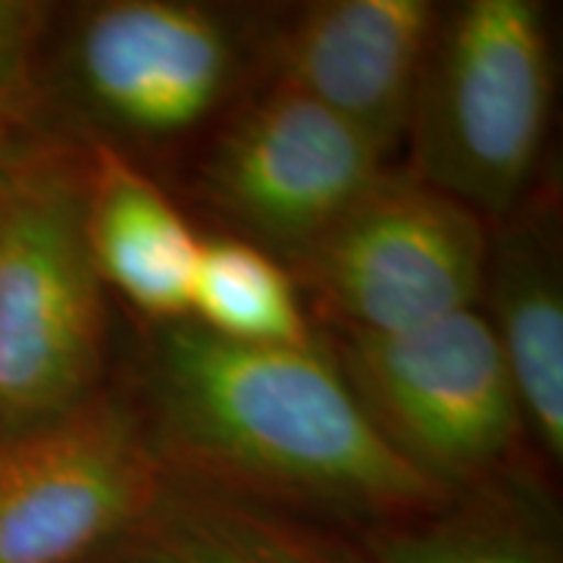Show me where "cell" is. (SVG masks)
Returning <instances> with one entry per match:
<instances>
[{"mask_svg": "<svg viewBox=\"0 0 563 563\" xmlns=\"http://www.w3.org/2000/svg\"><path fill=\"white\" fill-rule=\"evenodd\" d=\"M13 169H16V166H10V163L3 161V154H0V207H3V198H7V188H10V179H13Z\"/></svg>", "mask_w": 563, "mask_h": 563, "instance_id": "obj_16", "label": "cell"}, {"mask_svg": "<svg viewBox=\"0 0 563 563\" xmlns=\"http://www.w3.org/2000/svg\"><path fill=\"white\" fill-rule=\"evenodd\" d=\"M147 398V435L166 476L181 483L383 526L454 498L388 444L317 344H235L191 320L166 322Z\"/></svg>", "mask_w": 563, "mask_h": 563, "instance_id": "obj_1", "label": "cell"}, {"mask_svg": "<svg viewBox=\"0 0 563 563\" xmlns=\"http://www.w3.org/2000/svg\"><path fill=\"white\" fill-rule=\"evenodd\" d=\"M551 35L536 0H466L442 13L407 135L413 176L485 222L526 201L551 120Z\"/></svg>", "mask_w": 563, "mask_h": 563, "instance_id": "obj_2", "label": "cell"}, {"mask_svg": "<svg viewBox=\"0 0 563 563\" xmlns=\"http://www.w3.org/2000/svg\"><path fill=\"white\" fill-rule=\"evenodd\" d=\"M81 217L103 285L154 320H188L201 235L117 147L91 151L81 173Z\"/></svg>", "mask_w": 563, "mask_h": 563, "instance_id": "obj_11", "label": "cell"}, {"mask_svg": "<svg viewBox=\"0 0 563 563\" xmlns=\"http://www.w3.org/2000/svg\"><path fill=\"white\" fill-rule=\"evenodd\" d=\"M188 320L235 344H313L298 282L266 247L232 235L201 239Z\"/></svg>", "mask_w": 563, "mask_h": 563, "instance_id": "obj_13", "label": "cell"}, {"mask_svg": "<svg viewBox=\"0 0 563 563\" xmlns=\"http://www.w3.org/2000/svg\"><path fill=\"white\" fill-rule=\"evenodd\" d=\"M69 76L107 125L169 139L201 125L235 76V41L220 16L179 0H113L79 22Z\"/></svg>", "mask_w": 563, "mask_h": 563, "instance_id": "obj_8", "label": "cell"}, {"mask_svg": "<svg viewBox=\"0 0 563 563\" xmlns=\"http://www.w3.org/2000/svg\"><path fill=\"white\" fill-rule=\"evenodd\" d=\"M488 222L413 173H383L298 254L344 335H398L479 307Z\"/></svg>", "mask_w": 563, "mask_h": 563, "instance_id": "obj_4", "label": "cell"}, {"mask_svg": "<svg viewBox=\"0 0 563 563\" xmlns=\"http://www.w3.org/2000/svg\"><path fill=\"white\" fill-rule=\"evenodd\" d=\"M166 483L135 410L88 398L0 435V563L98 561Z\"/></svg>", "mask_w": 563, "mask_h": 563, "instance_id": "obj_6", "label": "cell"}, {"mask_svg": "<svg viewBox=\"0 0 563 563\" xmlns=\"http://www.w3.org/2000/svg\"><path fill=\"white\" fill-rule=\"evenodd\" d=\"M32 22H35L32 7L0 0V101L13 91V81L20 79L22 66H25Z\"/></svg>", "mask_w": 563, "mask_h": 563, "instance_id": "obj_15", "label": "cell"}, {"mask_svg": "<svg viewBox=\"0 0 563 563\" xmlns=\"http://www.w3.org/2000/svg\"><path fill=\"white\" fill-rule=\"evenodd\" d=\"M385 151L357 125L273 85L203 169V191L247 235L301 254L385 173Z\"/></svg>", "mask_w": 563, "mask_h": 563, "instance_id": "obj_7", "label": "cell"}, {"mask_svg": "<svg viewBox=\"0 0 563 563\" xmlns=\"http://www.w3.org/2000/svg\"><path fill=\"white\" fill-rule=\"evenodd\" d=\"M483 317L501 347L523 429L548 463L563 461V263L558 210L526 198L488 235Z\"/></svg>", "mask_w": 563, "mask_h": 563, "instance_id": "obj_10", "label": "cell"}, {"mask_svg": "<svg viewBox=\"0 0 563 563\" xmlns=\"http://www.w3.org/2000/svg\"><path fill=\"white\" fill-rule=\"evenodd\" d=\"M335 363L388 444L451 495L492 476L526 435L479 307L398 335H344Z\"/></svg>", "mask_w": 563, "mask_h": 563, "instance_id": "obj_5", "label": "cell"}, {"mask_svg": "<svg viewBox=\"0 0 563 563\" xmlns=\"http://www.w3.org/2000/svg\"><path fill=\"white\" fill-rule=\"evenodd\" d=\"M373 563H558L523 517L501 507L442 510L388 523L373 536Z\"/></svg>", "mask_w": 563, "mask_h": 563, "instance_id": "obj_14", "label": "cell"}, {"mask_svg": "<svg viewBox=\"0 0 563 563\" xmlns=\"http://www.w3.org/2000/svg\"><path fill=\"white\" fill-rule=\"evenodd\" d=\"M98 563H344L276 510L166 476L161 495Z\"/></svg>", "mask_w": 563, "mask_h": 563, "instance_id": "obj_12", "label": "cell"}, {"mask_svg": "<svg viewBox=\"0 0 563 563\" xmlns=\"http://www.w3.org/2000/svg\"><path fill=\"white\" fill-rule=\"evenodd\" d=\"M103 342L81 176L54 161L16 166L0 207V429L54 420L95 398Z\"/></svg>", "mask_w": 563, "mask_h": 563, "instance_id": "obj_3", "label": "cell"}, {"mask_svg": "<svg viewBox=\"0 0 563 563\" xmlns=\"http://www.w3.org/2000/svg\"><path fill=\"white\" fill-rule=\"evenodd\" d=\"M429 0H322L276 38V85L357 125L385 151L407 135L439 29Z\"/></svg>", "mask_w": 563, "mask_h": 563, "instance_id": "obj_9", "label": "cell"}]
</instances>
